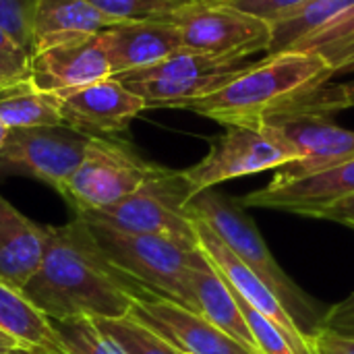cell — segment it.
Segmentation results:
<instances>
[{"label": "cell", "mask_w": 354, "mask_h": 354, "mask_svg": "<svg viewBox=\"0 0 354 354\" xmlns=\"http://www.w3.org/2000/svg\"><path fill=\"white\" fill-rule=\"evenodd\" d=\"M37 0H0V27L31 54V23Z\"/></svg>", "instance_id": "cell-30"}, {"label": "cell", "mask_w": 354, "mask_h": 354, "mask_svg": "<svg viewBox=\"0 0 354 354\" xmlns=\"http://www.w3.org/2000/svg\"><path fill=\"white\" fill-rule=\"evenodd\" d=\"M10 351H27V348L23 344H19L17 340H12V338H8L6 334L0 332V354L10 353Z\"/></svg>", "instance_id": "cell-37"}, {"label": "cell", "mask_w": 354, "mask_h": 354, "mask_svg": "<svg viewBox=\"0 0 354 354\" xmlns=\"http://www.w3.org/2000/svg\"><path fill=\"white\" fill-rule=\"evenodd\" d=\"M89 141V135L66 124L15 129L0 149V174L35 178L60 195L83 162Z\"/></svg>", "instance_id": "cell-10"}, {"label": "cell", "mask_w": 354, "mask_h": 354, "mask_svg": "<svg viewBox=\"0 0 354 354\" xmlns=\"http://www.w3.org/2000/svg\"><path fill=\"white\" fill-rule=\"evenodd\" d=\"M189 286H191L199 315H203L216 328L226 332L247 351H251L253 354H261L249 330V324L239 307V299L234 290L228 286V282L220 276V272L212 266V261L205 255L195 268H191Z\"/></svg>", "instance_id": "cell-20"}, {"label": "cell", "mask_w": 354, "mask_h": 354, "mask_svg": "<svg viewBox=\"0 0 354 354\" xmlns=\"http://www.w3.org/2000/svg\"><path fill=\"white\" fill-rule=\"evenodd\" d=\"M95 324L124 354H183L131 313L124 317H102Z\"/></svg>", "instance_id": "cell-24"}, {"label": "cell", "mask_w": 354, "mask_h": 354, "mask_svg": "<svg viewBox=\"0 0 354 354\" xmlns=\"http://www.w3.org/2000/svg\"><path fill=\"white\" fill-rule=\"evenodd\" d=\"M25 354H48V353H41V351H27Z\"/></svg>", "instance_id": "cell-41"}, {"label": "cell", "mask_w": 354, "mask_h": 354, "mask_svg": "<svg viewBox=\"0 0 354 354\" xmlns=\"http://www.w3.org/2000/svg\"><path fill=\"white\" fill-rule=\"evenodd\" d=\"M112 77L100 35L31 54L29 83L37 91L64 93Z\"/></svg>", "instance_id": "cell-16"}, {"label": "cell", "mask_w": 354, "mask_h": 354, "mask_svg": "<svg viewBox=\"0 0 354 354\" xmlns=\"http://www.w3.org/2000/svg\"><path fill=\"white\" fill-rule=\"evenodd\" d=\"M131 315L183 354H253L203 315L147 288L137 290Z\"/></svg>", "instance_id": "cell-12"}, {"label": "cell", "mask_w": 354, "mask_h": 354, "mask_svg": "<svg viewBox=\"0 0 354 354\" xmlns=\"http://www.w3.org/2000/svg\"><path fill=\"white\" fill-rule=\"evenodd\" d=\"M83 220L89 224L100 249L118 272L137 286L197 313L189 286V272L201 261V249H187L151 234L124 232L97 220Z\"/></svg>", "instance_id": "cell-4"}, {"label": "cell", "mask_w": 354, "mask_h": 354, "mask_svg": "<svg viewBox=\"0 0 354 354\" xmlns=\"http://www.w3.org/2000/svg\"><path fill=\"white\" fill-rule=\"evenodd\" d=\"M48 230V249L23 292L52 322L129 315L141 286L108 261L89 224L75 216Z\"/></svg>", "instance_id": "cell-2"}, {"label": "cell", "mask_w": 354, "mask_h": 354, "mask_svg": "<svg viewBox=\"0 0 354 354\" xmlns=\"http://www.w3.org/2000/svg\"><path fill=\"white\" fill-rule=\"evenodd\" d=\"M0 120L10 131L64 124L58 97L37 91L31 83L0 93Z\"/></svg>", "instance_id": "cell-22"}, {"label": "cell", "mask_w": 354, "mask_h": 354, "mask_svg": "<svg viewBox=\"0 0 354 354\" xmlns=\"http://www.w3.org/2000/svg\"><path fill=\"white\" fill-rule=\"evenodd\" d=\"M8 133H10V129L0 120V149L4 147V143H6V139H8Z\"/></svg>", "instance_id": "cell-38"}, {"label": "cell", "mask_w": 354, "mask_h": 354, "mask_svg": "<svg viewBox=\"0 0 354 354\" xmlns=\"http://www.w3.org/2000/svg\"><path fill=\"white\" fill-rule=\"evenodd\" d=\"M68 354H124L95 324L93 317L54 322Z\"/></svg>", "instance_id": "cell-25"}, {"label": "cell", "mask_w": 354, "mask_h": 354, "mask_svg": "<svg viewBox=\"0 0 354 354\" xmlns=\"http://www.w3.org/2000/svg\"><path fill=\"white\" fill-rule=\"evenodd\" d=\"M187 212L191 218L203 220L228 245V249L280 299L284 309L309 340L319 334V324L324 317L322 309L280 268L261 232L236 199H230L216 189H205L191 197Z\"/></svg>", "instance_id": "cell-3"}, {"label": "cell", "mask_w": 354, "mask_h": 354, "mask_svg": "<svg viewBox=\"0 0 354 354\" xmlns=\"http://www.w3.org/2000/svg\"><path fill=\"white\" fill-rule=\"evenodd\" d=\"M309 0H226L222 4L239 8V10H243L251 17H257V19L272 25V23L292 15L295 10H299Z\"/></svg>", "instance_id": "cell-31"}, {"label": "cell", "mask_w": 354, "mask_h": 354, "mask_svg": "<svg viewBox=\"0 0 354 354\" xmlns=\"http://www.w3.org/2000/svg\"><path fill=\"white\" fill-rule=\"evenodd\" d=\"M191 197L180 170L160 168L122 201L100 212L81 214V218L97 220L124 232L168 239L187 249H199L195 220L187 212Z\"/></svg>", "instance_id": "cell-5"}, {"label": "cell", "mask_w": 354, "mask_h": 354, "mask_svg": "<svg viewBox=\"0 0 354 354\" xmlns=\"http://www.w3.org/2000/svg\"><path fill=\"white\" fill-rule=\"evenodd\" d=\"M193 2H226V0H193Z\"/></svg>", "instance_id": "cell-39"}, {"label": "cell", "mask_w": 354, "mask_h": 354, "mask_svg": "<svg viewBox=\"0 0 354 354\" xmlns=\"http://www.w3.org/2000/svg\"><path fill=\"white\" fill-rule=\"evenodd\" d=\"M311 346L315 354H354V340L340 338L328 332H319L311 340Z\"/></svg>", "instance_id": "cell-34"}, {"label": "cell", "mask_w": 354, "mask_h": 354, "mask_svg": "<svg viewBox=\"0 0 354 354\" xmlns=\"http://www.w3.org/2000/svg\"><path fill=\"white\" fill-rule=\"evenodd\" d=\"M4 91H6V89H2V87H0V93H4Z\"/></svg>", "instance_id": "cell-42"}, {"label": "cell", "mask_w": 354, "mask_h": 354, "mask_svg": "<svg viewBox=\"0 0 354 354\" xmlns=\"http://www.w3.org/2000/svg\"><path fill=\"white\" fill-rule=\"evenodd\" d=\"M160 168L143 160L127 141L91 137L83 162L68 178L60 197L77 216L100 212L135 193Z\"/></svg>", "instance_id": "cell-8"}, {"label": "cell", "mask_w": 354, "mask_h": 354, "mask_svg": "<svg viewBox=\"0 0 354 354\" xmlns=\"http://www.w3.org/2000/svg\"><path fill=\"white\" fill-rule=\"evenodd\" d=\"M311 218L328 220V222H336V224H342V226L354 228V195H348V197H344V199L334 201L332 205H328V207L315 212Z\"/></svg>", "instance_id": "cell-33"}, {"label": "cell", "mask_w": 354, "mask_h": 354, "mask_svg": "<svg viewBox=\"0 0 354 354\" xmlns=\"http://www.w3.org/2000/svg\"><path fill=\"white\" fill-rule=\"evenodd\" d=\"M236 295V292H234ZM239 307L249 324V330L255 338V344L259 348L261 354H297V351L292 348V344L288 342V338L282 334V330L278 326H274L270 319H266L261 313H257L253 307H249L239 295Z\"/></svg>", "instance_id": "cell-29"}, {"label": "cell", "mask_w": 354, "mask_h": 354, "mask_svg": "<svg viewBox=\"0 0 354 354\" xmlns=\"http://www.w3.org/2000/svg\"><path fill=\"white\" fill-rule=\"evenodd\" d=\"M118 25L87 0H37L31 23V54L89 39Z\"/></svg>", "instance_id": "cell-18"}, {"label": "cell", "mask_w": 354, "mask_h": 354, "mask_svg": "<svg viewBox=\"0 0 354 354\" xmlns=\"http://www.w3.org/2000/svg\"><path fill=\"white\" fill-rule=\"evenodd\" d=\"M0 332L27 351L68 354L54 322L23 292V288L6 282H0Z\"/></svg>", "instance_id": "cell-21"}, {"label": "cell", "mask_w": 354, "mask_h": 354, "mask_svg": "<svg viewBox=\"0 0 354 354\" xmlns=\"http://www.w3.org/2000/svg\"><path fill=\"white\" fill-rule=\"evenodd\" d=\"M54 95L58 97L64 124L89 137L122 135L147 108L145 102L116 77Z\"/></svg>", "instance_id": "cell-13"}, {"label": "cell", "mask_w": 354, "mask_h": 354, "mask_svg": "<svg viewBox=\"0 0 354 354\" xmlns=\"http://www.w3.org/2000/svg\"><path fill=\"white\" fill-rule=\"evenodd\" d=\"M112 77L139 71L185 50L178 29L166 19L118 23L100 33Z\"/></svg>", "instance_id": "cell-17"}, {"label": "cell", "mask_w": 354, "mask_h": 354, "mask_svg": "<svg viewBox=\"0 0 354 354\" xmlns=\"http://www.w3.org/2000/svg\"><path fill=\"white\" fill-rule=\"evenodd\" d=\"M299 160V151L268 124H226L212 139L209 151L191 168L180 170L191 195L218 185L268 170H278Z\"/></svg>", "instance_id": "cell-7"}, {"label": "cell", "mask_w": 354, "mask_h": 354, "mask_svg": "<svg viewBox=\"0 0 354 354\" xmlns=\"http://www.w3.org/2000/svg\"><path fill=\"white\" fill-rule=\"evenodd\" d=\"M170 21L183 39V48L191 52L241 58L270 52V23L251 17L222 2H185L172 10Z\"/></svg>", "instance_id": "cell-9"}, {"label": "cell", "mask_w": 354, "mask_h": 354, "mask_svg": "<svg viewBox=\"0 0 354 354\" xmlns=\"http://www.w3.org/2000/svg\"><path fill=\"white\" fill-rule=\"evenodd\" d=\"M27 351H10V353H4V354H25Z\"/></svg>", "instance_id": "cell-40"}, {"label": "cell", "mask_w": 354, "mask_h": 354, "mask_svg": "<svg viewBox=\"0 0 354 354\" xmlns=\"http://www.w3.org/2000/svg\"><path fill=\"white\" fill-rule=\"evenodd\" d=\"M263 124L299 151V160L278 168L272 183L299 180L354 158V131L336 124L326 114H288Z\"/></svg>", "instance_id": "cell-11"}, {"label": "cell", "mask_w": 354, "mask_h": 354, "mask_svg": "<svg viewBox=\"0 0 354 354\" xmlns=\"http://www.w3.org/2000/svg\"><path fill=\"white\" fill-rule=\"evenodd\" d=\"M31 54L0 27V87L15 89L29 85Z\"/></svg>", "instance_id": "cell-27"}, {"label": "cell", "mask_w": 354, "mask_h": 354, "mask_svg": "<svg viewBox=\"0 0 354 354\" xmlns=\"http://www.w3.org/2000/svg\"><path fill=\"white\" fill-rule=\"evenodd\" d=\"M328 60L309 50H284L251 62L239 77L183 110L226 124H263L288 114L340 112L338 83Z\"/></svg>", "instance_id": "cell-1"}, {"label": "cell", "mask_w": 354, "mask_h": 354, "mask_svg": "<svg viewBox=\"0 0 354 354\" xmlns=\"http://www.w3.org/2000/svg\"><path fill=\"white\" fill-rule=\"evenodd\" d=\"M319 332H328L340 338L354 340V290L332 309H328L322 317Z\"/></svg>", "instance_id": "cell-32"}, {"label": "cell", "mask_w": 354, "mask_h": 354, "mask_svg": "<svg viewBox=\"0 0 354 354\" xmlns=\"http://www.w3.org/2000/svg\"><path fill=\"white\" fill-rule=\"evenodd\" d=\"M338 95H340V108H354V81L351 83H338Z\"/></svg>", "instance_id": "cell-36"}, {"label": "cell", "mask_w": 354, "mask_h": 354, "mask_svg": "<svg viewBox=\"0 0 354 354\" xmlns=\"http://www.w3.org/2000/svg\"><path fill=\"white\" fill-rule=\"evenodd\" d=\"M324 58L328 60V64L332 66L334 75H344V73H353L354 71V41L324 54Z\"/></svg>", "instance_id": "cell-35"}, {"label": "cell", "mask_w": 354, "mask_h": 354, "mask_svg": "<svg viewBox=\"0 0 354 354\" xmlns=\"http://www.w3.org/2000/svg\"><path fill=\"white\" fill-rule=\"evenodd\" d=\"M251 62L241 58L212 56L180 50L166 60L114 75L127 89L137 93L147 108H185L187 104L214 93L239 77Z\"/></svg>", "instance_id": "cell-6"}, {"label": "cell", "mask_w": 354, "mask_h": 354, "mask_svg": "<svg viewBox=\"0 0 354 354\" xmlns=\"http://www.w3.org/2000/svg\"><path fill=\"white\" fill-rule=\"evenodd\" d=\"M354 195V158L311 176L290 183H268L263 189L251 191L236 199L243 207L278 209L286 214L311 218L315 212L338 199Z\"/></svg>", "instance_id": "cell-15"}, {"label": "cell", "mask_w": 354, "mask_h": 354, "mask_svg": "<svg viewBox=\"0 0 354 354\" xmlns=\"http://www.w3.org/2000/svg\"><path fill=\"white\" fill-rule=\"evenodd\" d=\"M195 220L197 236H199V249L203 255L212 261V266L220 272V276L228 282V286L257 313H261L266 319H270L274 326L282 330V334L288 338L297 354H315L311 340L301 332L297 322L290 317V313L284 309L280 299L228 249V245L203 222Z\"/></svg>", "instance_id": "cell-14"}, {"label": "cell", "mask_w": 354, "mask_h": 354, "mask_svg": "<svg viewBox=\"0 0 354 354\" xmlns=\"http://www.w3.org/2000/svg\"><path fill=\"white\" fill-rule=\"evenodd\" d=\"M351 41H354V6H351L346 12H342L332 23H328L326 27H322L319 31L305 37L292 50H309V52H317L324 56V54L334 52Z\"/></svg>", "instance_id": "cell-28"}, {"label": "cell", "mask_w": 354, "mask_h": 354, "mask_svg": "<svg viewBox=\"0 0 354 354\" xmlns=\"http://www.w3.org/2000/svg\"><path fill=\"white\" fill-rule=\"evenodd\" d=\"M180 2H191V0H180Z\"/></svg>", "instance_id": "cell-43"}, {"label": "cell", "mask_w": 354, "mask_h": 354, "mask_svg": "<svg viewBox=\"0 0 354 354\" xmlns=\"http://www.w3.org/2000/svg\"><path fill=\"white\" fill-rule=\"evenodd\" d=\"M351 6H354V0H309L305 6H301L292 15L270 25L272 44H270L268 54L292 50L305 37H309L311 33L319 31L328 23L338 19Z\"/></svg>", "instance_id": "cell-23"}, {"label": "cell", "mask_w": 354, "mask_h": 354, "mask_svg": "<svg viewBox=\"0 0 354 354\" xmlns=\"http://www.w3.org/2000/svg\"><path fill=\"white\" fill-rule=\"evenodd\" d=\"M87 2L118 23L166 19L172 10L185 4L180 0H87Z\"/></svg>", "instance_id": "cell-26"}, {"label": "cell", "mask_w": 354, "mask_h": 354, "mask_svg": "<svg viewBox=\"0 0 354 354\" xmlns=\"http://www.w3.org/2000/svg\"><path fill=\"white\" fill-rule=\"evenodd\" d=\"M48 226L35 224L0 195V282L25 288L48 249Z\"/></svg>", "instance_id": "cell-19"}]
</instances>
